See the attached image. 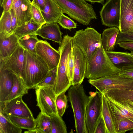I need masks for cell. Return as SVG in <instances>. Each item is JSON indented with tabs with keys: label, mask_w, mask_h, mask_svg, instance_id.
Returning a JSON list of instances; mask_svg holds the SVG:
<instances>
[{
	"label": "cell",
	"mask_w": 133,
	"mask_h": 133,
	"mask_svg": "<svg viewBox=\"0 0 133 133\" xmlns=\"http://www.w3.org/2000/svg\"><path fill=\"white\" fill-rule=\"evenodd\" d=\"M49 71L44 61L36 54L25 50V58L21 78L29 89H35Z\"/></svg>",
	"instance_id": "6da1fadb"
},
{
	"label": "cell",
	"mask_w": 133,
	"mask_h": 133,
	"mask_svg": "<svg viewBox=\"0 0 133 133\" xmlns=\"http://www.w3.org/2000/svg\"><path fill=\"white\" fill-rule=\"evenodd\" d=\"M67 97L72 109L76 133H88L85 123V113L89 96L82 84L71 85L68 90Z\"/></svg>",
	"instance_id": "7a4b0ae2"
},
{
	"label": "cell",
	"mask_w": 133,
	"mask_h": 133,
	"mask_svg": "<svg viewBox=\"0 0 133 133\" xmlns=\"http://www.w3.org/2000/svg\"><path fill=\"white\" fill-rule=\"evenodd\" d=\"M121 70L112 63L102 44L87 61L85 77L96 79L118 73Z\"/></svg>",
	"instance_id": "3957f363"
},
{
	"label": "cell",
	"mask_w": 133,
	"mask_h": 133,
	"mask_svg": "<svg viewBox=\"0 0 133 133\" xmlns=\"http://www.w3.org/2000/svg\"><path fill=\"white\" fill-rule=\"evenodd\" d=\"M63 13L67 14L72 19L84 25L92 20L97 19L92 6L85 0H53Z\"/></svg>",
	"instance_id": "277c9868"
},
{
	"label": "cell",
	"mask_w": 133,
	"mask_h": 133,
	"mask_svg": "<svg viewBox=\"0 0 133 133\" xmlns=\"http://www.w3.org/2000/svg\"><path fill=\"white\" fill-rule=\"evenodd\" d=\"M72 48V37L68 35L64 36L58 49L60 58L57 66L55 82L52 88L56 97L62 92H66L71 85L68 75L67 59Z\"/></svg>",
	"instance_id": "5b68a950"
},
{
	"label": "cell",
	"mask_w": 133,
	"mask_h": 133,
	"mask_svg": "<svg viewBox=\"0 0 133 133\" xmlns=\"http://www.w3.org/2000/svg\"><path fill=\"white\" fill-rule=\"evenodd\" d=\"M101 34L94 29L88 27L76 31L72 37V45L77 46L89 61L102 44Z\"/></svg>",
	"instance_id": "8992f818"
},
{
	"label": "cell",
	"mask_w": 133,
	"mask_h": 133,
	"mask_svg": "<svg viewBox=\"0 0 133 133\" xmlns=\"http://www.w3.org/2000/svg\"><path fill=\"white\" fill-rule=\"evenodd\" d=\"M88 82L102 93L104 90L123 89L133 90V79L117 73L94 79Z\"/></svg>",
	"instance_id": "52a82bcc"
},
{
	"label": "cell",
	"mask_w": 133,
	"mask_h": 133,
	"mask_svg": "<svg viewBox=\"0 0 133 133\" xmlns=\"http://www.w3.org/2000/svg\"><path fill=\"white\" fill-rule=\"evenodd\" d=\"M89 95L85 110V123L88 133H94L96 122L102 114V94L97 90L90 92Z\"/></svg>",
	"instance_id": "ba28073f"
},
{
	"label": "cell",
	"mask_w": 133,
	"mask_h": 133,
	"mask_svg": "<svg viewBox=\"0 0 133 133\" xmlns=\"http://www.w3.org/2000/svg\"><path fill=\"white\" fill-rule=\"evenodd\" d=\"M37 106L41 112L51 116L58 115L56 105V96L52 88L40 87L36 89Z\"/></svg>",
	"instance_id": "9c48e42d"
},
{
	"label": "cell",
	"mask_w": 133,
	"mask_h": 133,
	"mask_svg": "<svg viewBox=\"0 0 133 133\" xmlns=\"http://www.w3.org/2000/svg\"><path fill=\"white\" fill-rule=\"evenodd\" d=\"M22 97L0 102V112L7 117L13 116L35 119L31 111L23 101Z\"/></svg>",
	"instance_id": "30bf717a"
},
{
	"label": "cell",
	"mask_w": 133,
	"mask_h": 133,
	"mask_svg": "<svg viewBox=\"0 0 133 133\" xmlns=\"http://www.w3.org/2000/svg\"><path fill=\"white\" fill-rule=\"evenodd\" d=\"M120 8L121 0H107L99 12L102 24L119 29Z\"/></svg>",
	"instance_id": "8fae6325"
},
{
	"label": "cell",
	"mask_w": 133,
	"mask_h": 133,
	"mask_svg": "<svg viewBox=\"0 0 133 133\" xmlns=\"http://www.w3.org/2000/svg\"><path fill=\"white\" fill-rule=\"evenodd\" d=\"M35 51L36 54L46 63L49 70L57 67L60 58V53L47 41L39 40L36 45Z\"/></svg>",
	"instance_id": "7c38bea8"
},
{
	"label": "cell",
	"mask_w": 133,
	"mask_h": 133,
	"mask_svg": "<svg viewBox=\"0 0 133 133\" xmlns=\"http://www.w3.org/2000/svg\"><path fill=\"white\" fill-rule=\"evenodd\" d=\"M72 52L74 69L71 83L74 85L82 84L85 77L87 60L83 52L76 46L72 45Z\"/></svg>",
	"instance_id": "4fadbf2b"
},
{
	"label": "cell",
	"mask_w": 133,
	"mask_h": 133,
	"mask_svg": "<svg viewBox=\"0 0 133 133\" xmlns=\"http://www.w3.org/2000/svg\"><path fill=\"white\" fill-rule=\"evenodd\" d=\"M25 58V50L19 44L11 55L3 63H0V69H7L21 78Z\"/></svg>",
	"instance_id": "5bb4252c"
},
{
	"label": "cell",
	"mask_w": 133,
	"mask_h": 133,
	"mask_svg": "<svg viewBox=\"0 0 133 133\" xmlns=\"http://www.w3.org/2000/svg\"><path fill=\"white\" fill-rule=\"evenodd\" d=\"M104 96L112 111L114 123L125 119H129L133 122V103L129 102H119Z\"/></svg>",
	"instance_id": "9a60e30c"
},
{
	"label": "cell",
	"mask_w": 133,
	"mask_h": 133,
	"mask_svg": "<svg viewBox=\"0 0 133 133\" xmlns=\"http://www.w3.org/2000/svg\"><path fill=\"white\" fill-rule=\"evenodd\" d=\"M120 31L133 32V0H121Z\"/></svg>",
	"instance_id": "2e32d148"
},
{
	"label": "cell",
	"mask_w": 133,
	"mask_h": 133,
	"mask_svg": "<svg viewBox=\"0 0 133 133\" xmlns=\"http://www.w3.org/2000/svg\"><path fill=\"white\" fill-rule=\"evenodd\" d=\"M19 39L14 33L6 36L0 33V63L8 59L16 49Z\"/></svg>",
	"instance_id": "e0dca14e"
},
{
	"label": "cell",
	"mask_w": 133,
	"mask_h": 133,
	"mask_svg": "<svg viewBox=\"0 0 133 133\" xmlns=\"http://www.w3.org/2000/svg\"><path fill=\"white\" fill-rule=\"evenodd\" d=\"M15 10L18 26L32 19L31 2L29 0H13L12 7Z\"/></svg>",
	"instance_id": "ac0fdd59"
},
{
	"label": "cell",
	"mask_w": 133,
	"mask_h": 133,
	"mask_svg": "<svg viewBox=\"0 0 133 133\" xmlns=\"http://www.w3.org/2000/svg\"><path fill=\"white\" fill-rule=\"evenodd\" d=\"M45 39H49L60 44L62 41V33L57 23L42 25L35 33Z\"/></svg>",
	"instance_id": "d6986e66"
},
{
	"label": "cell",
	"mask_w": 133,
	"mask_h": 133,
	"mask_svg": "<svg viewBox=\"0 0 133 133\" xmlns=\"http://www.w3.org/2000/svg\"><path fill=\"white\" fill-rule=\"evenodd\" d=\"M13 83V73L7 69H0V102L5 101L10 93Z\"/></svg>",
	"instance_id": "ffe728a7"
},
{
	"label": "cell",
	"mask_w": 133,
	"mask_h": 133,
	"mask_svg": "<svg viewBox=\"0 0 133 133\" xmlns=\"http://www.w3.org/2000/svg\"><path fill=\"white\" fill-rule=\"evenodd\" d=\"M113 64L121 70L124 68L133 66V58L127 52L111 51L106 52Z\"/></svg>",
	"instance_id": "44dd1931"
},
{
	"label": "cell",
	"mask_w": 133,
	"mask_h": 133,
	"mask_svg": "<svg viewBox=\"0 0 133 133\" xmlns=\"http://www.w3.org/2000/svg\"><path fill=\"white\" fill-rule=\"evenodd\" d=\"M41 12L47 24L57 23L63 13L53 0H47L45 7Z\"/></svg>",
	"instance_id": "7402d4cb"
},
{
	"label": "cell",
	"mask_w": 133,
	"mask_h": 133,
	"mask_svg": "<svg viewBox=\"0 0 133 133\" xmlns=\"http://www.w3.org/2000/svg\"><path fill=\"white\" fill-rule=\"evenodd\" d=\"M118 28L114 26L104 29L101 37L102 44L106 52L113 51L119 32Z\"/></svg>",
	"instance_id": "603a6c76"
},
{
	"label": "cell",
	"mask_w": 133,
	"mask_h": 133,
	"mask_svg": "<svg viewBox=\"0 0 133 133\" xmlns=\"http://www.w3.org/2000/svg\"><path fill=\"white\" fill-rule=\"evenodd\" d=\"M102 94V115L106 124L108 133H116L112 111L106 98L104 94Z\"/></svg>",
	"instance_id": "cb8c5ba5"
},
{
	"label": "cell",
	"mask_w": 133,
	"mask_h": 133,
	"mask_svg": "<svg viewBox=\"0 0 133 133\" xmlns=\"http://www.w3.org/2000/svg\"><path fill=\"white\" fill-rule=\"evenodd\" d=\"M102 93L118 102H129L133 103V90L110 89L104 90Z\"/></svg>",
	"instance_id": "d4e9b609"
},
{
	"label": "cell",
	"mask_w": 133,
	"mask_h": 133,
	"mask_svg": "<svg viewBox=\"0 0 133 133\" xmlns=\"http://www.w3.org/2000/svg\"><path fill=\"white\" fill-rule=\"evenodd\" d=\"M13 85L10 95L5 101H9L19 97L23 96L28 93L29 89L21 78L13 73Z\"/></svg>",
	"instance_id": "484cf974"
},
{
	"label": "cell",
	"mask_w": 133,
	"mask_h": 133,
	"mask_svg": "<svg viewBox=\"0 0 133 133\" xmlns=\"http://www.w3.org/2000/svg\"><path fill=\"white\" fill-rule=\"evenodd\" d=\"M41 26L32 19L24 24L18 26L14 33L19 39L26 35L35 34Z\"/></svg>",
	"instance_id": "4316f807"
},
{
	"label": "cell",
	"mask_w": 133,
	"mask_h": 133,
	"mask_svg": "<svg viewBox=\"0 0 133 133\" xmlns=\"http://www.w3.org/2000/svg\"><path fill=\"white\" fill-rule=\"evenodd\" d=\"M22 128L16 126L10 120L0 112V133H21Z\"/></svg>",
	"instance_id": "83f0119b"
},
{
	"label": "cell",
	"mask_w": 133,
	"mask_h": 133,
	"mask_svg": "<svg viewBox=\"0 0 133 133\" xmlns=\"http://www.w3.org/2000/svg\"><path fill=\"white\" fill-rule=\"evenodd\" d=\"M36 128L41 133H51V122L50 116L41 111L35 119Z\"/></svg>",
	"instance_id": "f1b7e54d"
},
{
	"label": "cell",
	"mask_w": 133,
	"mask_h": 133,
	"mask_svg": "<svg viewBox=\"0 0 133 133\" xmlns=\"http://www.w3.org/2000/svg\"><path fill=\"white\" fill-rule=\"evenodd\" d=\"M11 121L16 126L22 129L28 130L34 129L36 128L35 119H32L11 116L9 117Z\"/></svg>",
	"instance_id": "f546056e"
},
{
	"label": "cell",
	"mask_w": 133,
	"mask_h": 133,
	"mask_svg": "<svg viewBox=\"0 0 133 133\" xmlns=\"http://www.w3.org/2000/svg\"><path fill=\"white\" fill-rule=\"evenodd\" d=\"M39 40L37 35L34 34L25 36L19 39V44L25 50L36 54L35 47Z\"/></svg>",
	"instance_id": "4dcf8cb0"
},
{
	"label": "cell",
	"mask_w": 133,
	"mask_h": 133,
	"mask_svg": "<svg viewBox=\"0 0 133 133\" xmlns=\"http://www.w3.org/2000/svg\"><path fill=\"white\" fill-rule=\"evenodd\" d=\"M11 23L10 11L6 12L3 11L0 19V33L6 36L12 34Z\"/></svg>",
	"instance_id": "1f68e13d"
},
{
	"label": "cell",
	"mask_w": 133,
	"mask_h": 133,
	"mask_svg": "<svg viewBox=\"0 0 133 133\" xmlns=\"http://www.w3.org/2000/svg\"><path fill=\"white\" fill-rule=\"evenodd\" d=\"M51 122V133H66L67 128L62 117L58 115L50 116Z\"/></svg>",
	"instance_id": "d6a6232c"
},
{
	"label": "cell",
	"mask_w": 133,
	"mask_h": 133,
	"mask_svg": "<svg viewBox=\"0 0 133 133\" xmlns=\"http://www.w3.org/2000/svg\"><path fill=\"white\" fill-rule=\"evenodd\" d=\"M114 125L116 133H124L133 129V122L128 119L117 121Z\"/></svg>",
	"instance_id": "836d02e7"
},
{
	"label": "cell",
	"mask_w": 133,
	"mask_h": 133,
	"mask_svg": "<svg viewBox=\"0 0 133 133\" xmlns=\"http://www.w3.org/2000/svg\"><path fill=\"white\" fill-rule=\"evenodd\" d=\"M57 67L49 70L44 80L39 83L35 89L40 87H48L52 88L56 77Z\"/></svg>",
	"instance_id": "e575fe53"
},
{
	"label": "cell",
	"mask_w": 133,
	"mask_h": 133,
	"mask_svg": "<svg viewBox=\"0 0 133 133\" xmlns=\"http://www.w3.org/2000/svg\"><path fill=\"white\" fill-rule=\"evenodd\" d=\"M65 92H62L56 97V105L58 114L61 117L65 112L67 106L68 99Z\"/></svg>",
	"instance_id": "d590c367"
},
{
	"label": "cell",
	"mask_w": 133,
	"mask_h": 133,
	"mask_svg": "<svg viewBox=\"0 0 133 133\" xmlns=\"http://www.w3.org/2000/svg\"><path fill=\"white\" fill-rule=\"evenodd\" d=\"M57 23L64 29L70 30L76 28L77 24L73 20L62 13Z\"/></svg>",
	"instance_id": "8d00e7d4"
},
{
	"label": "cell",
	"mask_w": 133,
	"mask_h": 133,
	"mask_svg": "<svg viewBox=\"0 0 133 133\" xmlns=\"http://www.w3.org/2000/svg\"><path fill=\"white\" fill-rule=\"evenodd\" d=\"M32 19L36 22L42 26L46 23L41 11L32 4Z\"/></svg>",
	"instance_id": "74e56055"
},
{
	"label": "cell",
	"mask_w": 133,
	"mask_h": 133,
	"mask_svg": "<svg viewBox=\"0 0 133 133\" xmlns=\"http://www.w3.org/2000/svg\"><path fill=\"white\" fill-rule=\"evenodd\" d=\"M67 67L68 78L70 81L71 82L73 77L74 69V60L72 49L68 57Z\"/></svg>",
	"instance_id": "f35d334b"
},
{
	"label": "cell",
	"mask_w": 133,
	"mask_h": 133,
	"mask_svg": "<svg viewBox=\"0 0 133 133\" xmlns=\"http://www.w3.org/2000/svg\"><path fill=\"white\" fill-rule=\"evenodd\" d=\"M94 133H108L106 124L102 114L96 122Z\"/></svg>",
	"instance_id": "ab89813d"
},
{
	"label": "cell",
	"mask_w": 133,
	"mask_h": 133,
	"mask_svg": "<svg viewBox=\"0 0 133 133\" xmlns=\"http://www.w3.org/2000/svg\"><path fill=\"white\" fill-rule=\"evenodd\" d=\"M126 41L133 42V32L125 33L119 31L115 45L120 42Z\"/></svg>",
	"instance_id": "60d3db41"
},
{
	"label": "cell",
	"mask_w": 133,
	"mask_h": 133,
	"mask_svg": "<svg viewBox=\"0 0 133 133\" xmlns=\"http://www.w3.org/2000/svg\"><path fill=\"white\" fill-rule=\"evenodd\" d=\"M11 16V31L12 34L18 27L17 21L16 14L14 9L12 8L10 11Z\"/></svg>",
	"instance_id": "b9f144b4"
},
{
	"label": "cell",
	"mask_w": 133,
	"mask_h": 133,
	"mask_svg": "<svg viewBox=\"0 0 133 133\" xmlns=\"http://www.w3.org/2000/svg\"><path fill=\"white\" fill-rule=\"evenodd\" d=\"M118 73L133 79V66L124 68Z\"/></svg>",
	"instance_id": "7bdbcfd3"
},
{
	"label": "cell",
	"mask_w": 133,
	"mask_h": 133,
	"mask_svg": "<svg viewBox=\"0 0 133 133\" xmlns=\"http://www.w3.org/2000/svg\"><path fill=\"white\" fill-rule=\"evenodd\" d=\"M47 0H32V4L37 7L41 11L44 9Z\"/></svg>",
	"instance_id": "ee69618b"
},
{
	"label": "cell",
	"mask_w": 133,
	"mask_h": 133,
	"mask_svg": "<svg viewBox=\"0 0 133 133\" xmlns=\"http://www.w3.org/2000/svg\"><path fill=\"white\" fill-rule=\"evenodd\" d=\"M118 46L125 50L133 52V42L126 41L120 42L118 44Z\"/></svg>",
	"instance_id": "f6af8a7d"
},
{
	"label": "cell",
	"mask_w": 133,
	"mask_h": 133,
	"mask_svg": "<svg viewBox=\"0 0 133 133\" xmlns=\"http://www.w3.org/2000/svg\"><path fill=\"white\" fill-rule=\"evenodd\" d=\"M13 0H4L2 7L3 9V11H10L12 8Z\"/></svg>",
	"instance_id": "bcb514c9"
},
{
	"label": "cell",
	"mask_w": 133,
	"mask_h": 133,
	"mask_svg": "<svg viewBox=\"0 0 133 133\" xmlns=\"http://www.w3.org/2000/svg\"><path fill=\"white\" fill-rule=\"evenodd\" d=\"M86 1L90 2L92 4L97 3L103 4H104V0H85Z\"/></svg>",
	"instance_id": "7dc6e473"
},
{
	"label": "cell",
	"mask_w": 133,
	"mask_h": 133,
	"mask_svg": "<svg viewBox=\"0 0 133 133\" xmlns=\"http://www.w3.org/2000/svg\"><path fill=\"white\" fill-rule=\"evenodd\" d=\"M24 133H41L36 128L32 130H28V131H25Z\"/></svg>",
	"instance_id": "c3c4849f"
},
{
	"label": "cell",
	"mask_w": 133,
	"mask_h": 133,
	"mask_svg": "<svg viewBox=\"0 0 133 133\" xmlns=\"http://www.w3.org/2000/svg\"><path fill=\"white\" fill-rule=\"evenodd\" d=\"M129 54L133 58V52H131Z\"/></svg>",
	"instance_id": "681fc988"
},
{
	"label": "cell",
	"mask_w": 133,
	"mask_h": 133,
	"mask_svg": "<svg viewBox=\"0 0 133 133\" xmlns=\"http://www.w3.org/2000/svg\"><path fill=\"white\" fill-rule=\"evenodd\" d=\"M4 0H0V3L1 4H2Z\"/></svg>",
	"instance_id": "f907efd6"
},
{
	"label": "cell",
	"mask_w": 133,
	"mask_h": 133,
	"mask_svg": "<svg viewBox=\"0 0 133 133\" xmlns=\"http://www.w3.org/2000/svg\"><path fill=\"white\" fill-rule=\"evenodd\" d=\"M29 0V1H30V0Z\"/></svg>",
	"instance_id": "816d5d0a"
}]
</instances>
